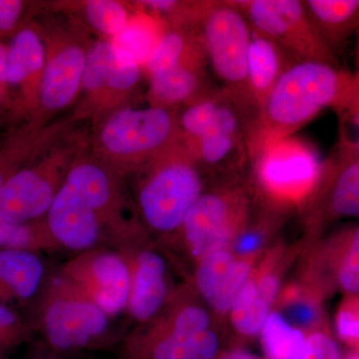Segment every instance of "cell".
<instances>
[{
  "label": "cell",
  "mask_w": 359,
  "mask_h": 359,
  "mask_svg": "<svg viewBox=\"0 0 359 359\" xmlns=\"http://www.w3.org/2000/svg\"><path fill=\"white\" fill-rule=\"evenodd\" d=\"M351 72L318 61L290 66L257 108L247 136L250 158L271 142L292 136L325 109L334 110Z\"/></svg>",
  "instance_id": "6da1fadb"
},
{
  "label": "cell",
  "mask_w": 359,
  "mask_h": 359,
  "mask_svg": "<svg viewBox=\"0 0 359 359\" xmlns=\"http://www.w3.org/2000/svg\"><path fill=\"white\" fill-rule=\"evenodd\" d=\"M212 314L190 283L183 285L154 320L124 337L119 359H218L223 351Z\"/></svg>",
  "instance_id": "7a4b0ae2"
},
{
  "label": "cell",
  "mask_w": 359,
  "mask_h": 359,
  "mask_svg": "<svg viewBox=\"0 0 359 359\" xmlns=\"http://www.w3.org/2000/svg\"><path fill=\"white\" fill-rule=\"evenodd\" d=\"M136 174L137 210L146 230L175 235L205 192L199 166L181 140Z\"/></svg>",
  "instance_id": "3957f363"
},
{
  "label": "cell",
  "mask_w": 359,
  "mask_h": 359,
  "mask_svg": "<svg viewBox=\"0 0 359 359\" xmlns=\"http://www.w3.org/2000/svg\"><path fill=\"white\" fill-rule=\"evenodd\" d=\"M93 157L123 178L182 140L175 109L120 108L97 125Z\"/></svg>",
  "instance_id": "277c9868"
},
{
  "label": "cell",
  "mask_w": 359,
  "mask_h": 359,
  "mask_svg": "<svg viewBox=\"0 0 359 359\" xmlns=\"http://www.w3.org/2000/svg\"><path fill=\"white\" fill-rule=\"evenodd\" d=\"M30 321L44 346L62 356L112 344L111 318L59 275L47 278Z\"/></svg>",
  "instance_id": "5b68a950"
},
{
  "label": "cell",
  "mask_w": 359,
  "mask_h": 359,
  "mask_svg": "<svg viewBox=\"0 0 359 359\" xmlns=\"http://www.w3.org/2000/svg\"><path fill=\"white\" fill-rule=\"evenodd\" d=\"M321 164L316 148L294 135L266 144L250 158L257 194L278 212L306 205L318 186Z\"/></svg>",
  "instance_id": "8992f818"
},
{
  "label": "cell",
  "mask_w": 359,
  "mask_h": 359,
  "mask_svg": "<svg viewBox=\"0 0 359 359\" xmlns=\"http://www.w3.org/2000/svg\"><path fill=\"white\" fill-rule=\"evenodd\" d=\"M65 183L72 187L102 224L112 249L124 250L150 244L137 205L124 178L96 158L78 155Z\"/></svg>",
  "instance_id": "52a82bcc"
},
{
  "label": "cell",
  "mask_w": 359,
  "mask_h": 359,
  "mask_svg": "<svg viewBox=\"0 0 359 359\" xmlns=\"http://www.w3.org/2000/svg\"><path fill=\"white\" fill-rule=\"evenodd\" d=\"M250 205L249 193L240 184L205 191L173 236L180 238L195 264L208 255L230 247L249 223Z\"/></svg>",
  "instance_id": "ba28073f"
},
{
  "label": "cell",
  "mask_w": 359,
  "mask_h": 359,
  "mask_svg": "<svg viewBox=\"0 0 359 359\" xmlns=\"http://www.w3.org/2000/svg\"><path fill=\"white\" fill-rule=\"evenodd\" d=\"M78 155L76 144H52L15 172L0 191V218L11 223L43 218Z\"/></svg>",
  "instance_id": "9c48e42d"
},
{
  "label": "cell",
  "mask_w": 359,
  "mask_h": 359,
  "mask_svg": "<svg viewBox=\"0 0 359 359\" xmlns=\"http://www.w3.org/2000/svg\"><path fill=\"white\" fill-rule=\"evenodd\" d=\"M143 72L131 56L110 40L91 45L75 119L92 120L97 126L111 113L127 106V101L140 84Z\"/></svg>",
  "instance_id": "30bf717a"
},
{
  "label": "cell",
  "mask_w": 359,
  "mask_h": 359,
  "mask_svg": "<svg viewBox=\"0 0 359 359\" xmlns=\"http://www.w3.org/2000/svg\"><path fill=\"white\" fill-rule=\"evenodd\" d=\"M199 28L208 65L223 88L254 106L247 82L252 27L244 14L231 0L209 1Z\"/></svg>",
  "instance_id": "8fae6325"
},
{
  "label": "cell",
  "mask_w": 359,
  "mask_h": 359,
  "mask_svg": "<svg viewBox=\"0 0 359 359\" xmlns=\"http://www.w3.org/2000/svg\"><path fill=\"white\" fill-rule=\"evenodd\" d=\"M252 29L273 40L295 61L340 67L337 56L314 29L301 0H231Z\"/></svg>",
  "instance_id": "7c38bea8"
},
{
  "label": "cell",
  "mask_w": 359,
  "mask_h": 359,
  "mask_svg": "<svg viewBox=\"0 0 359 359\" xmlns=\"http://www.w3.org/2000/svg\"><path fill=\"white\" fill-rule=\"evenodd\" d=\"M311 231L340 219H359V142L339 125L337 145L323 160L318 186L304 205Z\"/></svg>",
  "instance_id": "4fadbf2b"
},
{
  "label": "cell",
  "mask_w": 359,
  "mask_h": 359,
  "mask_svg": "<svg viewBox=\"0 0 359 359\" xmlns=\"http://www.w3.org/2000/svg\"><path fill=\"white\" fill-rule=\"evenodd\" d=\"M35 23L44 40L46 59L39 106L26 123L44 127L48 116L68 107L81 93L90 47L76 32Z\"/></svg>",
  "instance_id": "5bb4252c"
},
{
  "label": "cell",
  "mask_w": 359,
  "mask_h": 359,
  "mask_svg": "<svg viewBox=\"0 0 359 359\" xmlns=\"http://www.w3.org/2000/svg\"><path fill=\"white\" fill-rule=\"evenodd\" d=\"M57 273L111 318L127 311L130 269L119 250L101 247L80 252L63 264Z\"/></svg>",
  "instance_id": "9a60e30c"
},
{
  "label": "cell",
  "mask_w": 359,
  "mask_h": 359,
  "mask_svg": "<svg viewBox=\"0 0 359 359\" xmlns=\"http://www.w3.org/2000/svg\"><path fill=\"white\" fill-rule=\"evenodd\" d=\"M44 40L34 21H25L7 44V83L11 120L28 122L39 106L43 77Z\"/></svg>",
  "instance_id": "2e32d148"
},
{
  "label": "cell",
  "mask_w": 359,
  "mask_h": 359,
  "mask_svg": "<svg viewBox=\"0 0 359 359\" xmlns=\"http://www.w3.org/2000/svg\"><path fill=\"white\" fill-rule=\"evenodd\" d=\"M128 262L130 295L127 311L138 325L154 320L175 290L166 257L151 244L119 250Z\"/></svg>",
  "instance_id": "e0dca14e"
},
{
  "label": "cell",
  "mask_w": 359,
  "mask_h": 359,
  "mask_svg": "<svg viewBox=\"0 0 359 359\" xmlns=\"http://www.w3.org/2000/svg\"><path fill=\"white\" fill-rule=\"evenodd\" d=\"M261 256L240 257L230 247L217 250L194 264L190 285L212 313L229 314Z\"/></svg>",
  "instance_id": "ac0fdd59"
},
{
  "label": "cell",
  "mask_w": 359,
  "mask_h": 359,
  "mask_svg": "<svg viewBox=\"0 0 359 359\" xmlns=\"http://www.w3.org/2000/svg\"><path fill=\"white\" fill-rule=\"evenodd\" d=\"M59 250L77 254L109 244L93 210L68 184H63L44 216Z\"/></svg>",
  "instance_id": "d6986e66"
},
{
  "label": "cell",
  "mask_w": 359,
  "mask_h": 359,
  "mask_svg": "<svg viewBox=\"0 0 359 359\" xmlns=\"http://www.w3.org/2000/svg\"><path fill=\"white\" fill-rule=\"evenodd\" d=\"M283 252L276 250L257 262L247 283L231 306L230 320L233 330L244 337L261 334L273 304L280 297Z\"/></svg>",
  "instance_id": "ffe728a7"
},
{
  "label": "cell",
  "mask_w": 359,
  "mask_h": 359,
  "mask_svg": "<svg viewBox=\"0 0 359 359\" xmlns=\"http://www.w3.org/2000/svg\"><path fill=\"white\" fill-rule=\"evenodd\" d=\"M314 250L311 280L328 292L359 294V224L342 229Z\"/></svg>",
  "instance_id": "44dd1931"
},
{
  "label": "cell",
  "mask_w": 359,
  "mask_h": 359,
  "mask_svg": "<svg viewBox=\"0 0 359 359\" xmlns=\"http://www.w3.org/2000/svg\"><path fill=\"white\" fill-rule=\"evenodd\" d=\"M39 252L0 250V302L18 309L35 302L46 282Z\"/></svg>",
  "instance_id": "7402d4cb"
},
{
  "label": "cell",
  "mask_w": 359,
  "mask_h": 359,
  "mask_svg": "<svg viewBox=\"0 0 359 359\" xmlns=\"http://www.w3.org/2000/svg\"><path fill=\"white\" fill-rule=\"evenodd\" d=\"M207 65L205 60L191 61L149 77L147 98L150 106L175 109L211 91L205 85Z\"/></svg>",
  "instance_id": "603a6c76"
},
{
  "label": "cell",
  "mask_w": 359,
  "mask_h": 359,
  "mask_svg": "<svg viewBox=\"0 0 359 359\" xmlns=\"http://www.w3.org/2000/svg\"><path fill=\"white\" fill-rule=\"evenodd\" d=\"M304 6L314 29L339 58L359 32V0H304Z\"/></svg>",
  "instance_id": "cb8c5ba5"
},
{
  "label": "cell",
  "mask_w": 359,
  "mask_h": 359,
  "mask_svg": "<svg viewBox=\"0 0 359 359\" xmlns=\"http://www.w3.org/2000/svg\"><path fill=\"white\" fill-rule=\"evenodd\" d=\"M294 62L297 61L282 47L252 29L248 54L247 82L250 100L257 110L285 71Z\"/></svg>",
  "instance_id": "d4e9b609"
},
{
  "label": "cell",
  "mask_w": 359,
  "mask_h": 359,
  "mask_svg": "<svg viewBox=\"0 0 359 359\" xmlns=\"http://www.w3.org/2000/svg\"><path fill=\"white\" fill-rule=\"evenodd\" d=\"M58 130L25 123L0 146V191L18 170L50 147Z\"/></svg>",
  "instance_id": "484cf974"
},
{
  "label": "cell",
  "mask_w": 359,
  "mask_h": 359,
  "mask_svg": "<svg viewBox=\"0 0 359 359\" xmlns=\"http://www.w3.org/2000/svg\"><path fill=\"white\" fill-rule=\"evenodd\" d=\"M197 60L207 61L200 28L169 26L143 71L150 77L175 66Z\"/></svg>",
  "instance_id": "4316f807"
},
{
  "label": "cell",
  "mask_w": 359,
  "mask_h": 359,
  "mask_svg": "<svg viewBox=\"0 0 359 359\" xmlns=\"http://www.w3.org/2000/svg\"><path fill=\"white\" fill-rule=\"evenodd\" d=\"M183 144L199 168L224 172L250 163L247 141L243 137L208 132L196 140Z\"/></svg>",
  "instance_id": "83f0119b"
},
{
  "label": "cell",
  "mask_w": 359,
  "mask_h": 359,
  "mask_svg": "<svg viewBox=\"0 0 359 359\" xmlns=\"http://www.w3.org/2000/svg\"><path fill=\"white\" fill-rule=\"evenodd\" d=\"M138 7L122 32L110 41L144 68L169 25L158 14Z\"/></svg>",
  "instance_id": "f1b7e54d"
},
{
  "label": "cell",
  "mask_w": 359,
  "mask_h": 359,
  "mask_svg": "<svg viewBox=\"0 0 359 359\" xmlns=\"http://www.w3.org/2000/svg\"><path fill=\"white\" fill-rule=\"evenodd\" d=\"M306 334L280 311H273L262 328V346L266 359H297Z\"/></svg>",
  "instance_id": "f546056e"
},
{
  "label": "cell",
  "mask_w": 359,
  "mask_h": 359,
  "mask_svg": "<svg viewBox=\"0 0 359 359\" xmlns=\"http://www.w3.org/2000/svg\"><path fill=\"white\" fill-rule=\"evenodd\" d=\"M0 250L29 252L58 250L43 218L27 223H11L0 218Z\"/></svg>",
  "instance_id": "4dcf8cb0"
},
{
  "label": "cell",
  "mask_w": 359,
  "mask_h": 359,
  "mask_svg": "<svg viewBox=\"0 0 359 359\" xmlns=\"http://www.w3.org/2000/svg\"><path fill=\"white\" fill-rule=\"evenodd\" d=\"M224 90L209 91L197 100L188 104L178 115V127L183 142L200 138L210 129L222 100Z\"/></svg>",
  "instance_id": "1f68e13d"
},
{
  "label": "cell",
  "mask_w": 359,
  "mask_h": 359,
  "mask_svg": "<svg viewBox=\"0 0 359 359\" xmlns=\"http://www.w3.org/2000/svg\"><path fill=\"white\" fill-rule=\"evenodd\" d=\"M85 20L95 32L112 40L128 22V7L115 0H87L82 2Z\"/></svg>",
  "instance_id": "d6a6232c"
},
{
  "label": "cell",
  "mask_w": 359,
  "mask_h": 359,
  "mask_svg": "<svg viewBox=\"0 0 359 359\" xmlns=\"http://www.w3.org/2000/svg\"><path fill=\"white\" fill-rule=\"evenodd\" d=\"M35 334L28 318L18 309L0 302V354L18 348L32 339Z\"/></svg>",
  "instance_id": "836d02e7"
},
{
  "label": "cell",
  "mask_w": 359,
  "mask_h": 359,
  "mask_svg": "<svg viewBox=\"0 0 359 359\" xmlns=\"http://www.w3.org/2000/svg\"><path fill=\"white\" fill-rule=\"evenodd\" d=\"M334 327L342 342L359 348V294H344L335 313Z\"/></svg>",
  "instance_id": "e575fe53"
},
{
  "label": "cell",
  "mask_w": 359,
  "mask_h": 359,
  "mask_svg": "<svg viewBox=\"0 0 359 359\" xmlns=\"http://www.w3.org/2000/svg\"><path fill=\"white\" fill-rule=\"evenodd\" d=\"M297 359H341V355L334 337L325 325L306 334Z\"/></svg>",
  "instance_id": "d590c367"
},
{
  "label": "cell",
  "mask_w": 359,
  "mask_h": 359,
  "mask_svg": "<svg viewBox=\"0 0 359 359\" xmlns=\"http://www.w3.org/2000/svg\"><path fill=\"white\" fill-rule=\"evenodd\" d=\"M334 111L339 116V124H351L359 130V62Z\"/></svg>",
  "instance_id": "8d00e7d4"
},
{
  "label": "cell",
  "mask_w": 359,
  "mask_h": 359,
  "mask_svg": "<svg viewBox=\"0 0 359 359\" xmlns=\"http://www.w3.org/2000/svg\"><path fill=\"white\" fill-rule=\"evenodd\" d=\"M26 4L20 0H0V41L9 39L23 25Z\"/></svg>",
  "instance_id": "74e56055"
},
{
  "label": "cell",
  "mask_w": 359,
  "mask_h": 359,
  "mask_svg": "<svg viewBox=\"0 0 359 359\" xmlns=\"http://www.w3.org/2000/svg\"><path fill=\"white\" fill-rule=\"evenodd\" d=\"M11 108L8 83H7V44L0 41V113L8 114Z\"/></svg>",
  "instance_id": "f35d334b"
},
{
  "label": "cell",
  "mask_w": 359,
  "mask_h": 359,
  "mask_svg": "<svg viewBox=\"0 0 359 359\" xmlns=\"http://www.w3.org/2000/svg\"><path fill=\"white\" fill-rule=\"evenodd\" d=\"M218 359H261L255 354L244 349H233V351L222 353Z\"/></svg>",
  "instance_id": "ab89813d"
},
{
  "label": "cell",
  "mask_w": 359,
  "mask_h": 359,
  "mask_svg": "<svg viewBox=\"0 0 359 359\" xmlns=\"http://www.w3.org/2000/svg\"><path fill=\"white\" fill-rule=\"evenodd\" d=\"M30 359H66V358L65 356L60 355V354L53 353L50 349L44 346L42 351L33 354L32 358Z\"/></svg>",
  "instance_id": "60d3db41"
},
{
  "label": "cell",
  "mask_w": 359,
  "mask_h": 359,
  "mask_svg": "<svg viewBox=\"0 0 359 359\" xmlns=\"http://www.w3.org/2000/svg\"><path fill=\"white\" fill-rule=\"evenodd\" d=\"M341 359H359V348H353Z\"/></svg>",
  "instance_id": "b9f144b4"
},
{
  "label": "cell",
  "mask_w": 359,
  "mask_h": 359,
  "mask_svg": "<svg viewBox=\"0 0 359 359\" xmlns=\"http://www.w3.org/2000/svg\"><path fill=\"white\" fill-rule=\"evenodd\" d=\"M355 62H359V32L355 36Z\"/></svg>",
  "instance_id": "7bdbcfd3"
},
{
  "label": "cell",
  "mask_w": 359,
  "mask_h": 359,
  "mask_svg": "<svg viewBox=\"0 0 359 359\" xmlns=\"http://www.w3.org/2000/svg\"><path fill=\"white\" fill-rule=\"evenodd\" d=\"M4 355H2V354H0V359H4Z\"/></svg>",
  "instance_id": "ee69618b"
}]
</instances>
